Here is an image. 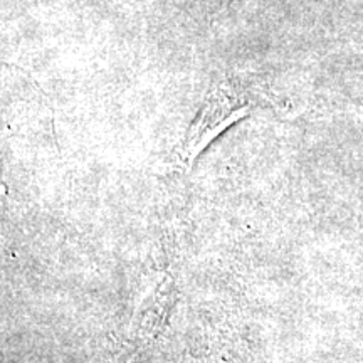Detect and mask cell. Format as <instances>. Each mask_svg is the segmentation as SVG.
Listing matches in <instances>:
<instances>
[{"label": "cell", "mask_w": 363, "mask_h": 363, "mask_svg": "<svg viewBox=\"0 0 363 363\" xmlns=\"http://www.w3.org/2000/svg\"><path fill=\"white\" fill-rule=\"evenodd\" d=\"M249 113L251 99L238 84L224 79L212 86L182 145V160L185 165H192L222 131L246 118Z\"/></svg>", "instance_id": "6da1fadb"}, {"label": "cell", "mask_w": 363, "mask_h": 363, "mask_svg": "<svg viewBox=\"0 0 363 363\" xmlns=\"http://www.w3.org/2000/svg\"><path fill=\"white\" fill-rule=\"evenodd\" d=\"M175 296L174 278L169 274L162 276L148 289L140 305L136 306L130 323V342L135 345V350H140L148 342H152L163 330L175 305Z\"/></svg>", "instance_id": "7a4b0ae2"}]
</instances>
